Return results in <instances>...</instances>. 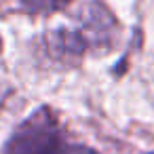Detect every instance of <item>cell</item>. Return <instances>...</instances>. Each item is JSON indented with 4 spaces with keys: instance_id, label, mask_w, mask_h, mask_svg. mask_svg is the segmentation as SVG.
Instances as JSON below:
<instances>
[{
    "instance_id": "obj_3",
    "label": "cell",
    "mask_w": 154,
    "mask_h": 154,
    "mask_svg": "<svg viewBox=\"0 0 154 154\" xmlns=\"http://www.w3.org/2000/svg\"><path fill=\"white\" fill-rule=\"evenodd\" d=\"M72 0H21V5L30 13H53L68 7Z\"/></svg>"
},
{
    "instance_id": "obj_2",
    "label": "cell",
    "mask_w": 154,
    "mask_h": 154,
    "mask_svg": "<svg viewBox=\"0 0 154 154\" xmlns=\"http://www.w3.org/2000/svg\"><path fill=\"white\" fill-rule=\"evenodd\" d=\"M0 154H66L61 131L49 110H38L7 141Z\"/></svg>"
},
{
    "instance_id": "obj_1",
    "label": "cell",
    "mask_w": 154,
    "mask_h": 154,
    "mask_svg": "<svg viewBox=\"0 0 154 154\" xmlns=\"http://www.w3.org/2000/svg\"><path fill=\"white\" fill-rule=\"evenodd\" d=\"M112 30L114 23L108 11L99 7H91L87 9V13L82 15L76 28H61L59 32H55L51 38V47L55 53L63 57H78L89 49L108 47Z\"/></svg>"
},
{
    "instance_id": "obj_4",
    "label": "cell",
    "mask_w": 154,
    "mask_h": 154,
    "mask_svg": "<svg viewBox=\"0 0 154 154\" xmlns=\"http://www.w3.org/2000/svg\"><path fill=\"white\" fill-rule=\"evenodd\" d=\"M66 154H97V152H93L91 148H70Z\"/></svg>"
}]
</instances>
